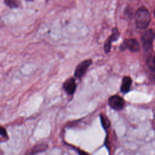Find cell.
<instances>
[{"label":"cell","mask_w":155,"mask_h":155,"mask_svg":"<svg viewBox=\"0 0 155 155\" xmlns=\"http://www.w3.org/2000/svg\"><path fill=\"white\" fill-rule=\"evenodd\" d=\"M48 148L47 144L45 143H39L35 145L31 150L27 154V155H35L36 154L44 151Z\"/></svg>","instance_id":"cell-8"},{"label":"cell","mask_w":155,"mask_h":155,"mask_svg":"<svg viewBox=\"0 0 155 155\" xmlns=\"http://www.w3.org/2000/svg\"><path fill=\"white\" fill-rule=\"evenodd\" d=\"M120 49L124 51L126 49L130 50L133 52H137L139 50V44L136 39H129L124 41L120 46Z\"/></svg>","instance_id":"cell-4"},{"label":"cell","mask_w":155,"mask_h":155,"mask_svg":"<svg viewBox=\"0 0 155 155\" xmlns=\"http://www.w3.org/2000/svg\"><path fill=\"white\" fill-rule=\"evenodd\" d=\"M92 63L91 59H86L81 62L79 65L76 67L74 71V76L78 78H81L84 73L86 72L88 67L91 65Z\"/></svg>","instance_id":"cell-5"},{"label":"cell","mask_w":155,"mask_h":155,"mask_svg":"<svg viewBox=\"0 0 155 155\" xmlns=\"http://www.w3.org/2000/svg\"><path fill=\"white\" fill-rule=\"evenodd\" d=\"M132 80L129 76H125L122 78V84L120 86V91L122 93H127L130 91Z\"/></svg>","instance_id":"cell-7"},{"label":"cell","mask_w":155,"mask_h":155,"mask_svg":"<svg viewBox=\"0 0 155 155\" xmlns=\"http://www.w3.org/2000/svg\"><path fill=\"white\" fill-rule=\"evenodd\" d=\"M0 138H2L4 139H5V138L6 139L8 138L7 131L2 127H0Z\"/></svg>","instance_id":"cell-14"},{"label":"cell","mask_w":155,"mask_h":155,"mask_svg":"<svg viewBox=\"0 0 155 155\" xmlns=\"http://www.w3.org/2000/svg\"><path fill=\"white\" fill-rule=\"evenodd\" d=\"M100 119L102 126L105 130L108 129L110 127V121L106 115H105L104 114H101Z\"/></svg>","instance_id":"cell-9"},{"label":"cell","mask_w":155,"mask_h":155,"mask_svg":"<svg viewBox=\"0 0 155 155\" xmlns=\"http://www.w3.org/2000/svg\"><path fill=\"white\" fill-rule=\"evenodd\" d=\"M76 151L79 155H88V153L81 149H76Z\"/></svg>","instance_id":"cell-15"},{"label":"cell","mask_w":155,"mask_h":155,"mask_svg":"<svg viewBox=\"0 0 155 155\" xmlns=\"http://www.w3.org/2000/svg\"><path fill=\"white\" fill-rule=\"evenodd\" d=\"M108 105L115 110H120L123 108L125 101L124 99L119 95H113L111 96L108 101Z\"/></svg>","instance_id":"cell-3"},{"label":"cell","mask_w":155,"mask_h":155,"mask_svg":"<svg viewBox=\"0 0 155 155\" xmlns=\"http://www.w3.org/2000/svg\"><path fill=\"white\" fill-rule=\"evenodd\" d=\"M27 1H33V0H27Z\"/></svg>","instance_id":"cell-16"},{"label":"cell","mask_w":155,"mask_h":155,"mask_svg":"<svg viewBox=\"0 0 155 155\" xmlns=\"http://www.w3.org/2000/svg\"><path fill=\"white\" fill-rule=\"evenodd\" d=\"M154 16H155V10H154Z\"/></svg>","instance_id":"cell-17"},{"label":"cell","mask_w":155,"mask_h":155,"mask_svg":"<svg viewBox=\"0 0 155 155\" xmlns=\"http://www.w3.org/2000/svg\"><path fill=\"white\" fill-rule=\"evenodd\" d=\"M112 41H116L119 37V31L117 28H113L111 35L110 36Z\"/></svg>","instance_id":"cell-11"},{"label":"cell","mask_w":155,"mask_h":155,"mask_svg":"<svg viewBox=\"0 0 155 155\" xmlns=\"http://www.w3.org/2000/svg\"><path fill=\"white\" fill-rule=\"evenodd\" d=\"M151 21V15L148 10L145 7L139 8L136 13V22L139 29L146 28Z\"/></svg>","instance_id":"cell-1"},{"label":"cell","mask_w":155,"mask_h":155,"mask_svg":"<svg viewBox=\"0 0 155 155\" xmlns=\"http://www.w3.org/2000/svg\"><path fill=\"white\" fill-rule=\"evenodd\" d=\"M63 88L67 94L70 95L73 94L76 88V84L74 78H70L67 79L63 84Z\"/></svg>","instance_id":"cell-6"},{"label":"cell","mask_w":155,"mask_h":155,"mask_svg":"<svg viewBox=\"0 0 155 155\" xmlns=\"http://www.w3.org/2000/svg\"><path fill=\"white\" fill-rule=\"evenodd\" d=\"M112 40L110 38V37L109 36L108 38V39H107V41H105V44H104V50L107 53H109L110 51V50H111V42H112Z\"/></svg>","instance_id":"cell-12"},{"label":"cell","mask_w":155,"mask_h":155,"mask_svg":"<svg viewBox=\"0 0 155 155\" xmlns=\"http://www.w3.org/2000/svg\"><path fill=\"white\" fill-rule=\"evenodd\" d=\"M4 3L10 8H16L19 7L20 2L17 0H4Z\"/></svg>","instance_id":"cell-10"},{"label":"cell","mask_w":155,"mask_h":155,"mask_svg":"<svg viewBox=\"0 0 155 155\" xmlns=\"http://www.w3.org/2000/svg\"><path fill=\"white\" fill-rule=\"evenodd\" d=\"M155 38V33L151 28L145 30L141 36V41L143 48L145 50H148L153 42Z\"/></svg>","instance_id":"cell-2"},{"label":"cell","mask_w":155,"mask_h":155,"mask_svg":"<svg viewBox=\"0 0 155 155\" xmlns=\"http://www.w3.org/2000/svg\"><path fill=\"white\" fill-rule=\"evenodd\" d=\"M148 65L152 70L155 71V56L148 60Z\"/></svg>","instance_id":"cell-13"}]
</instances>
